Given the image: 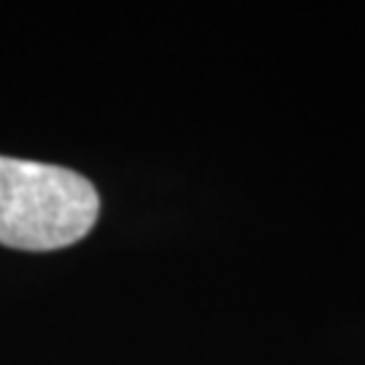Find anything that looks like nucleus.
<instances>
[{
	"label": "nucleus",
	"mask_w": 365,
	"mask_h": 365,
	"mask_svg": "<svg viewBox=\"0 0 365 365\" xmlns=\"http://www.w3.org/2000/svg\"><path fill=\"white\" fill-rule=\"evenodd\" d=\"M101 200L81 173L0 155V244L49 252L81 241Z\"/></svg>",
	"instance_id": "obj_1"
}]
</instances>
